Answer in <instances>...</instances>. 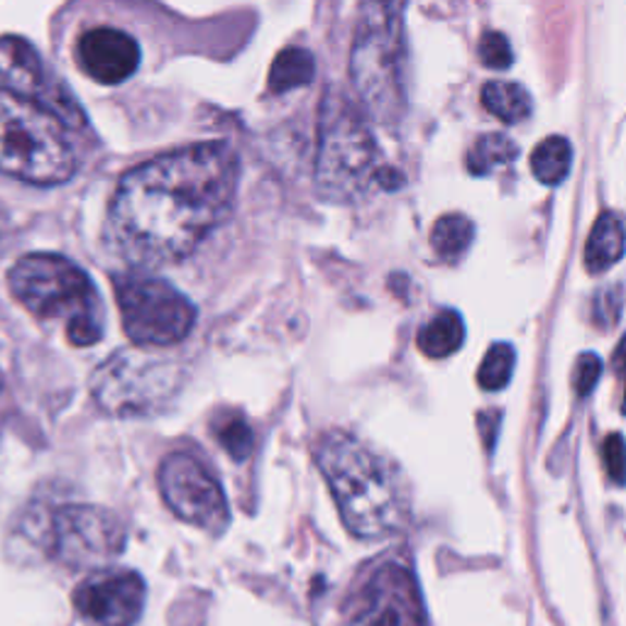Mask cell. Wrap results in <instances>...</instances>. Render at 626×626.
Returning <instances> with one entry per match:
<instances>
[{"instance_id":"6da1fadb","label":"cell","mask_w":626,"mask_h":626,"mask_svg":"<svg viewBox=\"0 0 626 626\" xmlns=\"http://www.w3.org/2000/svg\"><path fill=\"white\" fill-rule=\"evenodd\" d=\"M241 162L231 145L198 143L127 172L108 211L106 235L135 267L192 255L233 211Z\"/></svg>"},{"instance_id":"7a4b0ae2","label":"cell","mask_w":626,"mask_h":626,"mask_svg":"<svg viewBox=\"0 0 626 626\" xmlns=\"http://www.w3.org/2000/svg\"><path fill=\"white\" fill-rule=\"evenodd\" d=\"M347 531L357 539H386L409 519V496L394 465L347 431L326 433L316 451Z\"/></svg>"},{"instance_id":"3957f363","label":"cell","mask_w":626,"mask_h":626,"mask_svg":"<svg viewBox=\"0 0 626 626\" xmlns=\"http://www.w3.org/2000/svg\"><path fill=\"white\" fill-rule=\"evenodd\" d=\"M8 286L29 314L62 321L69 343L96 345L103 337L106 309L96 284L62 255H25L8 272Z\"/></svg>"},{"instance_id":"277c9868","label":"cell","mask_w":626,"mask_h":626,"mask_svg":"<svg viewBox=\"0 0 626 626\" xmlns=\"http://www.w3.org/2000/svg\"><path fill=\"white\" fill-rule=\"evenodd\" d=\"M74 172L76 155L64 123L33 98L0 88V174L57 186Z\"/></svg>"},{"instance_id":"5b68a950","label":"cell","mask_w":626,"mask_h":626,"mask_svg":"<svg viewBox=\"0 0 626 626\" xmlns=\"http://www.w3.org/2000/svg\"><path fill=\"white\" fill-rule=\"evenodd\" d=\"M390 174L380 167V147L355 108L341 96L328 98L316 159L321 198L335 204L360 201L375 184L392 188Z\"/></svg>"},{"instance_id":"8992f818","label":"cell","mask_w":626,"mask_h":626,"mask_svg":"<svg viewBox=\"0 0 626 626\" xmlns=\"http://www.w3.org/2000/svg\"><path fill=\"white\" fill-rule=\"evenodd\" d=\"M402 5H365L357 25L351 74L367 113L392 123L404 111Z\"/></svg>"},{"instance_id":"52a82bcc","label":"cell","mask_w":626,"mask_h":626,"mask_svg":"<svg viewBox=\"0 0 626 626\" xmlns=\"http://www.w3.org/2000/svg\"><path fill=\"white\" fill-rule=\"evenodd\" d=\"M184 370L176 360L145 351H118L91 377V394L106 414L145 419L164 414L182 392Z\"/></svg>"},{"instance_id":"ba28073f","label":"cell","mask_w":626,"mask_h":626,"mask_svg":"<svg viewBox=\"0 0 626 626\" xmlns=\"http://www.w3.org/2000/svg\"><path fill=\"white\" fill-rule=\"evenodd\" d=\"M115 302L135 345L167 347L192 333L196 306L176 286L150 274H118Z\"/></svg>"},{"instance_id":"9c48e42d","label":"cell","mask_w":626,"mask_h":626,"mask_svg":"<svg viewBox=\"0 0 626 626\" xmlns=\"http://www.w3.org/2000/svg\"><path fill=\"white\" fill-rule=\"evenodd\" d=\"M125 549V526L103 506L69 504L49 519V553L69 568H98Z\"/></svg>"},{"instance_id":"30bf717a","label":"cell","mask_w":626,"mask_h":626,"mask_svg":"<svg viewBox=\"0 0 626 626\" xmlns=\"http://www.w3.org/2000/svg\"><path fill=\"white\" fill-rule=\"evenodd\" d=\"M343 626H426L414 573L402 563H382L345 602Z\"/></svg>"},{"instance_id":"8fae6325","label":"cell","mask_w":626,"mask_h":626,"mask_svg":"<svg viewBox=\"0 0 626 626\" xmlns=\"http://www.w3.org/2000/svg\"><path fill=\"white\" fill-rule=\"evenodd\" d=\"M159 492L179 519L208 533H223L231 521L221 482L192 453L176 451L159 465Z\"/></svg>"},{"instance_id":"7c38bea8","label":"cell","mask_w":626,"mask_h":626,"mask_svg":"<svg viewBox=\"0 0 626 626\" xmlns=\"http://www.w3.org/2000/svg\"><path fill=\"white\" fill-rule=\"evenodd\" d=\"M74 607L94 626H135L143 617L147 588L140 573L101 568L76 585Z\"/></svg>"},{"instance_id":"4fadbf2b","label":"cell","mask_w":626,"mask_h":626,"mask_svg":"<svg viewBox=\"0 0 626 626\" xmlns=\"http://www.w3.org/2000/svg\"><path fill=\"white\" fill-rule=\"evenodd\" d=\"M0 78H5L10 91L29 98L42 96L39 101L52 111L59 121L72 127L84 125V113L78 103L62 86L49 88L42 57L23 37H0Z\"/></svg>"},{"instance_id":"5bb4252c","label":"cell","mask_w":626,"mask_h":626,"mask_svg":"<svg viewBox=\"0 0 626 626\" xmlns=\"http://www.w3.org/2000/svg\"><path fill=\"white\" fill-rule=\"evenodd\" d=\"M76 57L84 72L98 84H123L140 66V45L118 27H94L78 37Z\"/></svg>"},{"instance_id":"9a60e30c","label":"cell","mask_w":626,"mask_h":626,"mask_svg":"<svg viewBox=\"0 0 626 626\" xmlns=\"http://www.w3.org/2000/svg\"><path fill=\"white\" fill-rule=\"evenodd\" d=\"M626 250V228L617 213H602L594 221L588 245H585V267L592 274H602L617 265Z\"/></svg>"},{"instance_id":"2e32d148","label":"cell","mask_w":626,"mask_h":626,"mask_svg":"<svg viewBox=\"0 0 626 626\" xmlns=\"http://www.w3.org/2000/svg\"><path fill=\"white\" fill-rule=\"evenodd\" d=\"M465 343V323L458 311H441L435 314L429 323L421 326L416 345L429 357H449L458 353Z\"/></svg>"},{"instance_id":"e0dca14e","label":"cell","mask_w":626,"mask_h":626,"mask_svg":"<svg viewBox=\"0 0 626 626\" xmlns=\"http://www.w3.org/2000/svg\"><path fill=\"white\" fill-rule=\"evenodd\" d=\"M316 74V62L309 49L290 47L277 54L272 72H270V91L272 94H286L292 88H299L311 84Z\"/></svg>"},{"instance_id":"ac0fdd59","label":"cell","mask_w":626,"mask_h":626,"mask_svg":"<svg viewBox=\"0 0 626 626\" xmlns=\"http://www.w3.org/2000/svg\"><path fill=\"white\" fill-rule=\"evenodd\" d=\"M482 103L502 123H521L531 113V96L512 82H490L482 86Z\"/></svg>"},{"instance_id":"d6986e66","label":"cell","mask_w":626,"mask_h":626,"mask_svg":"<svg viewBox=\"0 0 626 626\" xmlns=\"http://www.w3.org/2000/svg\"><path fill=\"white\" fill-rule=\"evenodd\" d=\"M573 164V145L561 135L545 137L531 152V172L541 184L555 186L561 184L570 172Z\"/></svg>"},{"instance_id":"ffe728a7","label":"cell","mask_w":626,"mask_h":626,"mask_svg":"<svg viewBox=\"0 0 626 626\" xmlns=\"http://www.w3.org/2000/svg\"><path fill=\"white\" fill-rule=\"evenodd\" d=\"M475 237V225L470 218L461 213H449L435 221L431 231V245L435 255H441L443 260H455L465 250H468Z\"/></svg>"},{"instance_id":"44dd1931","label":"cell","mask_w":626,"mask_h":626,"mask_svg":"<svg viewBox=\"0 0 626 626\" xmlns=\"http://www.w3.org/2000/svg\"><path fill=\"white\" fill-rule=\"evenodd\" d=\"M516 157H519V145H516L512 137H506L502 133H490L482 135L480 140L475 143L468 155V169L475 176H484L496 167L514 162Z\"/></svg>"},{"instance_id":"7402d4cb","label":"cell","mask_w":626,"mask_h":626,"mask_svg":"<svg viewBox=\"0 0 626 626\" xmlns=\"http://www.w3.org/2000/svg\"><path fill=\"white\" fill-rule=\"evenodd\" d=\"M516 365V353L510 343H494L490 351H487L484 360L480 363V370H477V384L482 386L484 392H500L512 380Z\"/></svg>"},{"instance_id":"603a6c76","label":"cell","mask_w":626,"mask_h":626,"mask_svg":"<svg viewBox=\"0 0 626 626\" xmlns=\"http://www.w3.org/2000/svg\"><path fill=\"white\" fill-rule=\"evenodd\" d=\"M213 433L218 443L223 445L225 453L231 455L235 461H245L247 455L253 453L255 445V433L250 426H247L245 419H241L237 414L223 412L218 419L213 421Z\"/></svg>"},{"instance_id":"cb8c5ba5","label":"cell","mask_w":626,"mask_h":626,"mask_svg":"<svg viewBox=\"0 0 626 626\" xmlns=\"http://www.w3.org/2000/svg\"><path fill=\"white\" fill-rule=\"evenodd\" d=\"M480 59L482 64L490 69H510L514 62L510 39L502 33H496V29L484 33L480 39Z\"/></svg>"},{"instance_id":"d4e9b609","label":"cell","mask_w":626,"mask_h":626,"mask_svg":"<svg viewBox=\"0 0 626 626\" xmlns=\"http://www.w3.org/2000/svg\"><path fill=\"white\" fill-rule=\"evenodd\" d=\"M604 468H607L614 484H626V443L619 433H612L602 445Z\"/></svg>"},{"instance_id":"484cf974","label":"cell","mask_w":626,"mask_h":626,"mask_svg":"<svg viewBox=\"0 0 626 626\" xmlns=\"http://www.w3.org/2000/svg\"><path fill=\"white\" fill-rule=\"evenodd\" d=\"M602 360L594 353H582L578 365H575V392L578 396H588L594 384L600 382L602 377Z\"/></svg>"},{"instance_id":"4316f807","label":"cell","mask_w":626,"mask_h":626,"mask_svg":"<svg viewBox=\"0 0 626 626\" xmlns=\"http://www.w3.org/2000/svg\"><path fill=\"white\" fill-rule=\"evenodd\" d=\"M477 426H480V435L487 451H494L496 445V435H500V426H502V412L500 409H484L480 416H477Z\"/></svg>"},{"instance_id":"83f0119b","label":"cell","mask_w":626,"mask_h":626,"mask_svg":"<svg viewBox=\"0 0 626 626\" xmlns=\"http://www.w3.org/2000/svg\"><path fill=\"white\" fill-rule=\"evenodd\" d=\"M617 372L624 377V382H626V337L617 347ZM624 414H626V386H624Z\"/></svg>"}]
</instances>
